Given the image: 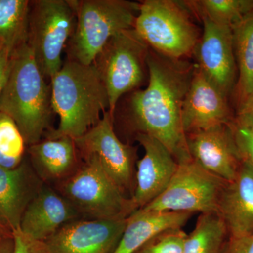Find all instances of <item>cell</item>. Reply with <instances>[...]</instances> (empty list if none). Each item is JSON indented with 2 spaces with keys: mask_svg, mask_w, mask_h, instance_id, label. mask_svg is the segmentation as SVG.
<instances>
[{
  "mask_svg": "<svg viewBox=\"0 0 253 253\" xmlns=\"http://www.w3.org/2000/svg\"><path fill=\"white\" fill-rule=\"evenodd\" d=\"M231 124L186 134L191 159L226 181L235 179L243 164Z\"/></svg>",
  "mask_w": 253,
  "mask_h": 253,
  "instance_id": "13",
  "label": "cell"
},
{
  "mask_svg": "<svg viewBox=\"0 0 253 253\" xmlns=\"http://www.w3.org/2000/svg\"><path fill=\"white\" fill-rule=\"evenodd\" d=\"M27 151L35 172L48 185L71 177L83 164L76 142L67 136L46 138L28 146Z\"/></svg>",
  "mask_w": 253,
  "mask_h": 253,
  "instance_id": "19",
  "label": "cell"
},
{
  "mask_svg": "<svg viewBox=\"0 0 253 253\" xmlns=\"http://www.w3.org/2000/svg\"><path fill=\"white\" fill-rule=\"evenodd\" d=\"M193 14L232 28L253 12V0H189L183 1Z\"/></svg>",
  "mask_w": 253,
  "mask_h": 253,
  "instance_id": "24",
  "label": "cell"
},
{
  "mask_svg": "<svg viewBox=\"0 0 253 253\" xmlns=\"http://www.w3.org/2000/svg\"><path fill=\"white\" fill-rule=\"evenodd\" d=\"M45 79L28 43L12 51L0 112L16 123L27 146L41 141L50 130L54 112Z\"/></svg>",
  "mask_w": 253,
  "mask_h": 253,
  "instance_id": "3",
  "label": "cell"
},
{
  "mask_svg": "<svg viewBox=\"0 0 253 253\" xmlns=\"http://www.w3.org/2000/svg\"><path fill=\"white\" fill-rule=\"evenodd\" d=\"M14 240L13 253H42L38 242L26 239L20 231L14 232Z\"/></svg>",
  "mask_w": 253,
  "mask_h": 253,
  "instance_id": "29",
  "label": "cell"
},
{
  "mask_svg": "<svg viewBox=\"0 0 253 253\" xmlns=\"http://www.w3.org/2000/svg\"><path fill=\"white\" fill-rule=\"evenodd\" d=\"M134 139L144 149V156L136 163V186L131 199L138 211L164 192L179 163L169 150L152 136L137 134Z\"/></svg>",
  "mask_w": 253,
  "mask_h": 253,
  "instance_id": "14",
  "label": "cell"
},
{
  "mask_svg": "<svg viewBox=\"0 0 253 253\" xmlns=\"http://www.w3.org/2000/svg\"><path fill=\"white\" fill-rule=\"evenodd\" d=\"M187 234L180 228L160 233L135 253H183Z\"/></svg>",
  "mask_w": 253,
  "mask_h": 253,
  "instance_id": "26",
  "label": "cell"
},
{
  "mask_svg": "<svg viewBox=\"0 0 253 253\" xmlns=\"http://www.w3.org/2000/svg\"><path fill=\"white\" fill-rule=\"evenodd\" d=\"M221 253H253V234L229 237Z\"/></svg>",
  "mask_w": 253,
  "mask_h": 253,
  "instance_id": "28",
  "label": "cell"
},
{
  "mask_svg": "<svg viewBox=\"0 0 253 253\" xmlns=\"http://www.w3.org/2000/svg\"><path fill=\"white\" fill-rule=\"evenodd\" d=\"M44 184L28 158L13 169L0 166V218L13 234L20 230L23 213Z\"/></svg>",
  "mask_w": 253,
  "mask_h": 253,
  "instance_id": "17",
  "label": "cell"
},
{
  "mask_svg": "<svg viewBox=\"0 0 253 253\" xmlns=\"http://www.w3.org/2000/svg\"><path fill=\"white\" fill-rule=\"evenodd\" d=\"M237 118L249 125L253 129V98L247 105L238 113Z\"/></svg>",
  "mask_w": 253,
  "mask_h": 253,
  "instance_id": "31",
  "label": "cell"
},
{
  "mask_svg": "<svg viewBox=\"0 0 253 253\" xmlns=\"http://www.w3.org/2000/svg\"><path fill=\"white\" fill-rule=\"evenodd\" d=\"M76 24L68 42L69 61L94 63L115 35L134 28L140 3L126 0H73Z\"/></svg>",
  "mask_w": 253,
  "mask_h": 253,
  "instance_id": "4",
  "label": "cell"
},
{
  "mask_svg": "<svg viewBox=\"0 0 253 253\" xmlns=\"http://www.w3.org/2000/svg\"><path fill=\"white\" fill-rule=\"evenodd\" d=\"M194 214L138 210L127 218L122 237L114 253H135L160 233L168 229H181Z\"/></svg>",
  "mask_w": 253,
  "mask_h": 253,
  "instance_id": "20",
  "label": "cell"
},
{
  "mask_svg": "<svg viewBox=\"0 0 253 253\" xmlns=\"http://www.w3.org/2000/svg\"><path fill=\"white\" fill-rule=\"evenodd\" d=\"M14 249V237L0 240V253H13Z\"/></svg>",
  "mask_w": 253,
  "mask_h": 253,
  "instance_id": "32",
  "label": "cell"
},
{
  "mask_svg": "<svg viewBox=\"0 0 253 253\" xmlns=\"http://www.w3.org/2000/svg\"><path fill=\"white\" fill-rule=\"evenodd\" d=\"M149 51V46L131 28L112 37L95 59L93 64L107 91L109 111L113 118L123 95L144 83Z\"/></svg>",
  "mask_w": 253,
  "mask_h": 253,
  "instance_id": "8",
  "label": "cell"
},
{
  "mask_svg": "<svg viewBox=\"0 0 253 253\" xmlns=\"http://www.w3.org/2000/svg\"><path fill=\"white\" fill-rule=\"evenodd\" d=\"M149 83L129 96L126 124L134 136L146 134L162 143L179 164L191 160L181 111L196 64L167 57L149 48Z\"/></svg>",
  "mask_w": 253,
  "mask_h": 253,
  "instance_id": "1",
  "label": "cell"
},
{
  "mask_svg": "<svg viewBox=\"0 0 253 253\" xmlns=\"http://www.w3.org/2000/svg\"><path fill=\"white\" fill-rule=\"evenodd\" d=\"M14 237V234L10 230L0 218V240L9 239Z\"/></svg>",
  "mask_w": 253,
  "mask_h": 253,
  "instance_id": "33",
  "label": "cell"
},
{
  "mask_svg": "<svg viewBox=\"0 0 253 253\" xmlns=\"http://www.w3.org/2000/svg\"><path fill=\"white\" fill-rule=\"evenodd\" d=\"M183 1H141L134 29L151 49L172 59L192 56L201 38L199 26Z\"/></svg>",
  "mask_w": 253,
  "mask_h": 253,
  "instance_id": "5",
  "label": "cell"
},
{
  "mask_svg": "<svg viewBox=\"0 0 253 253\" xmlns=\"http://www.w3.org/2000/svg\"><path fill=\"white\" fill-rule=\"evenodd\" d=\"M203 33L193 56L196 66L205 77L226 97H229L237 81L232 30L206 18Z\"/></svg>",
  "mask_w": 253,
  "mask_h": 253,
  "instance_id": "12",
  "label": "cell"
},
{
  "mask_svg": "<svg viewBox=\"0 0 253 253\" xmlns=\"http://www.w3.org/2000/svg\"><path fill=\"white\" fill-rule=\"evenodd\" d=\"M73 0H35L30 4L28 44L45 78L63 66V49L75 31Z\"/></svg>",
  "mask_w": 253,
  "mask_h": 253,
  "instance_id": "7",
  "label": "cell"
},
{
  "mask_svg": "<svg viewBox=\"0 0 253 253\" xmlns=\"http://www.w3.org/2000/svg\"><path fill=\"white\" fill-rule=\"evenodd\" d=\"M28 0H0V44L11 51L28 42Z\"/></svg>",
  "mask_w": 253,
  "mask_h": 253,
  "instance_id": "23",
  "label": "cell"
},
{
  "mask_svg": "<svg viewBox=\"0 0 253 253\" xmlns=\"http://www.w3.org/2000/svg\"><path fill=\"white\" fill-rule=\"evenodd\" d=\"M80 219L72 205L44 184L23 213L19 231L28 240L43 242L65 224Z\"/></svg>",
  "mask_w": 253,
  "mask_h": 253,
  "instance_id": "16",
  "label": "cell"
},
{
  "mask_svg": "<svg viewBox=\"0 0 253 253\" xmlns=\"http://www.w3.org/2000/svg\"><path fill=\"white\" fill-rule=\"evenodd\" d=\"M50 81L51 104L59 124L46 133V138L67 136L76 140L109 111L107 91L94 64L68 60Z\"/></svg>",
  "mask_w": 253,
  "mask_h": 253,
  "instance_id": "2",
  "label": "cell"
},
{
  "mask_svg": "<svg viewBox=\"0 0 253 253\" xmlns=\"http://www.w3.org/2000/svg\"><path fill=\"white\" fill-rule=\"evenodd\" d=\"M126 221L127 218L77 219L38 242V246L42 253H114Z\"/></svg>",
  "mask_w": 253,
  "mask_h": 253,
  "instance_id": "11",
  "label": "cell"
},
{
  "mask_svg": "<svg viewBox=\"0 0 253 253\" xmlns=\"http://www.w3.org/2000/svg\"><path fill=\"white\" fill-rule=\"evenodd\" d=\"M231 30L239 73L236 84L239 113L253 98V12L234 25Z\"/></svg>",
  "mask_w": 253,
  "mask_h": 253,
  "instance_id": "21",
  "label": "cell"
},
{
  "mask_svg": "<svg viewBox=\"0 0 253 253\" xmlns=\"http://www.w3.org/2000/svg\"><path fill=\"white\" fill-rule=\"evenodd\" d=\"M56 189L82 219H123L137 211L94 158L83 159L77 172L56 184Z\"/></svg>",
  "mask_w": 253,
  "mask_h": 253,
  "instance_id": "6",
  "label": "cell"
},
{
  "mask_svg": "<svg viewBox=\"0 0 253 253\" xmlns=\"http://www.w3.org/2000/svg\"><path fill=\"white\" fill-rule=\"evenodd\" d=\"M11 51L0 44V97L6 84L9 73Z\"/></svg>",
  "mask_w": 253,
  "mask_h": 253,
  "instance_id": "30",
  "label": "cell"
},
{
  "mask_svg": "<svg viewBox=\"0 0 253 253\" xmlns=\"http://www.w3.org/2000/svg\"><path fill=\"white\" fill-rule=\"evenodd\" d=\"M226 182L191 159L179 164L167 189L141 210L217 213L218 202Z\"/></svg>",
  "mask_w": 253,
  "mask_h": 253,
  "instance_id": "9",
  "label": "cell"
},
{
  "mask_svg": "<svg viewBox=\"0 0 253 253\" xmlns=\"http://www.w3.org/2000/svg\"><path fill=\"white\" fill-rule=\"evenodd\" d=\"M217 214L227 229L229 237L253 234V171L243 162L235 179L221 191Z\"/></svg>",
  "mask_w": 253,
  "mask_h": 253,
  "instance_id": "18",
  "label": "cell"
},
{
  "mask_svg": "<svg viewBox=\"0 0 253 253\" xmlns=\"http://www.w3.org/2000/svg\"><path fill=\"white\" fill-rule=\"evenodd\" d=\"M234 120L228 98L205 77L196 65L181 111L185 134L230 124Z\"/></svg>",
  "mask_w": 253,
  "mask_h": 253,
  "instance_id": "15",
  "label": "cell"
},
{
  "mask_svg": "<svg viewBox=\"0 0 253 253\" xmlns=\"http://www.w3.org/2000/svg\"><path fill=\"white\" fill-rule=\"evenodd\" d=\"M113 121L106 111L97 124L74 141L82 160H96L124 196L131 199L136 186V148L118 137Z\"/></svg>",
  "mask_w": 253,
  "mask_h": 253,
  "instance_id": "10",
  "label": "cell"
},
{
  "mask_svg": "<svg viewBox=\"0 0 253 253\" xmlns=\"http://www.w3.org/2000/svg\"><path fill=\"white\" fill-rule=\"evenodd\" d=\"M231 125L241 159L253 171V129L237 118Z\"/></svg>",
  "mask_w": 253,
  "mask_h": 253,
  "instance_id": "27",
  "label": "cell"
},
{
  "mask_svg": "<svg viewBox=\"0 0 253 253\" xmlns=\"http://www.w3.org/2000/svg\"><path fill=\"white\" fill-rule=\"evenodd\" d=\"M27 145L16 123L0 112V166L17 168L25 159Z\"/></svg>",
  "mask_w": 253,
  "mask_h": 253,
  "instance_id": "25",
  "label": "cell"
},
{
  "mask_svg": "<svg viewBox=\"0 0 253 253\" xmlns=\"http://www.w3.org/2000/svg\"><path fill=\"white\" fill-rule=\"evenodd\" d=\"M229 239L224 221L217 212L201 214L187 234L183 253H221Z\"/></svg>",
  "mask_w": 253,
  "mask_h": 253,
  "instance_id": "22",
  "label": "cell"
}]
</instances>
